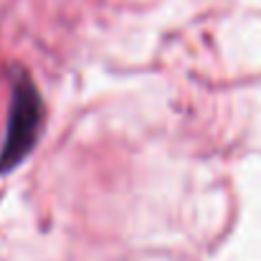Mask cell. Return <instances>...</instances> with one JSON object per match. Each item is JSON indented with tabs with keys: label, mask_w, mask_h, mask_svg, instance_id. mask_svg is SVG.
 Masks as SVG:
<instances>
[{
	"label": "cell",
	"mask_w": 261,
	"mask_h": 261,
	"mask_svg": "<svg viewBox=\"0 0 261 261\" xmlns=\"http://www.w3.org/2000/svg\"><path fill=\"white\" fill-rule=\"evenodd\" d=\"M43 124V99L36 84L20 74L13 84V99H10V114H8V129L5 142L0 150V173H8L18 168L33 150Z\"/></svg>",
	"instance_id": "cell-1"
}]
</instances>
